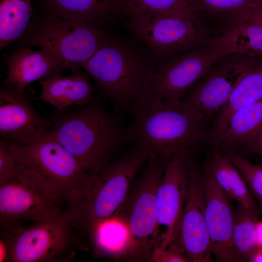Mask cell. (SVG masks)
<instances>
[{"label":"cell","mask_w":262,"mask_h":262,"mask_svg":"<svg viewBox=\"0 0 262 262\" xmlns=\"http://www.w3.org/2000/svg\"><path fill=\"white\" fill-rule=\"evenodd\" d=\"M200 14L215 16L228 24L262 4V0H187Z\"/></svg>","instance_id":"cell-28"},{"label":"cell","mask_w":262,"mask_h":262,"mask_svg":"<svg viewBox=\"0 0 262 262\" xmlns=\"http://www.w3.org/2000/svg\"><path fill=\"white\" fill-rule=\"evenodd\" d=\"M149 261L154 262H188L179 250L171 245L165 248L154 249L151 254Z\"/></svg>","instance_id":"cell-31"},{"label":"cell","mask_w":262,"mask_h":262,"mask_svg":"<svg viewBox=\"0 0 262 262\" xmlns=\"http://www.w3.org/2000/svg\"><path fill=\"white\" fill-rule=\"evenodd\" d=\"M6 64L7 78L4 85L21 94L32 82L47 79L67 70L53 53L45 48L33 50L29 47L22 48L9 57Z\"/></svg>","instance_id":"cell-17"},{"label":"cell","mask_w":262,"mask_h":262,"mask_svg":"<svg viewBox=\"0 0 262 262\" xmlns=\"http://www.w3.org/2000/svg\"><path fill=\"white\" fill-rule=\"evenodd\" d=\"M4 141L11 157L45 179L66 204V210L78 204L86 196L96 175L86 172L50 130L28 145Z\"/></svg>","instance_id":"cell-5"},{"label":"cell","mask_w":262,"mask_h":262,"mask_svg":"<svg viewBox=\"0 0 262 262\" xmlns=\"http://www.w3.org/2000/svg\"><path fill=\"white\" fill-rule=\"evenodd\" d=\"M208 44L222 56L240 54L256 57L262 55V25L246 23L227 24L222 32L210 39Z\"/></svg>","instance_id":"cell-20"},{"label":"cell","mask_w":262,"mask_h":262,"mask_svg":"<svg viewBox=\"0 0 262 262\" xmlns=\"http://www.w3.org/2000/svg\"><path fill=\"white\" fill-rule=\"evenodd\" d=\"M148 154L143 147L132 145L96 175L82 200L66 210L81 240L86 237L92 245L99 227L113 216L124 200Z\"/></svg>","instance_id":"cell-4"},{"label":"cell","mask_w":262,"mask_h":262,"mask_svg":"<svg viewBox=\"0 0 262 262\" xmlns=\"http://www.w3.org/2000/svg\"><path fill=\"white\" fill-rule=\"evenodd\" d=\"M109 37L98 25L61 18L48 14L33 27L27 46L45 48L69 70L80 71Z\"/></svg>","instance_id":"cell-9"},{"label":"cell","mask_w":262,"mask_h":262,"mask_svg":"<svg viewBox=\"0 0 262 262\" xmlns=\"http://www.w3.org/2000/svg\"><path fill=\"white\" fill-rule=\"evenodd\" d=\"M171 156L148 153L144 169L112 217L123 223L128 230L130 241L128 257L131 260H149L156 248L157 191Z\"/></svg>","instance_id":"cell-6"},{"label":"cell","mask_w":262,"mask_h":262,"mask_svg":"<svg viewBox=\"0 0 262 262\" xmlns=\"http://www.w3.org/2000/svg\"><path fill=\"white\" fill-rule=\"evenodd\" d=\"M48 11L68 20L98 25L117 9L116 0H44Z\"/></svg>","instance_id":"cell-23"},{"label":"cell","mask_w":262,"mask_h":262,"mask_svg":"<svg viewBox=\"0 0 262 262\" xmlns=\"http://www.w3.org/2000/svg\"><path fill=\"white\" fill-rule=\"evenodd\" d=\"M131 114L126 128L127 140L148 153L171 155L178 149L191 150L213 139L209 120L181 100H164L149 95Z\"/></svg>","instance_id":"cell-1"},{"label":"cell","mask_w":262,"mask_h":262,"mask_svg":"<svg viewBox=\"0 0 262 262\" xmlns=\"http://www.w3.org/2000/svg\"><path fill=\"white\" fill-rule=\"evenodd\" d=\"M50 131L59 143L95 176L114 160L115 154L129 144L126 128L116 113L109 112L93 98L86 105L62 114L49 121Z\"/></svg>","instance_id":"cell-2"},{"label":"cell","mask_w":262,"mask_h":262,"mask_svg":"<svg viewBox=\"0 0 262 262\" xmlns=\"http://www.w3.org/2000/svg\"><path fill=\"white\" fill-rule=\"evenodd\" d=\"M206 164L219 187L243 208L258 210L255 197L244 179L228 156L220 151L219 146L211 144Z\"/></svg>","instance_id":"cell-19"},{"label":"cell","mask_w":262,"mask_h":262,"mask_svg":"<svg viewBox=\"0 0 262 262\" xmlns=\"http://www.w3.org/2000/svg\"><path fill=\"white\" fill-rule=\"evenodd\" d=\"M19 165L16 176L0 184L1 229L14 230L63 211L64 202L55 189L39 175Z\"/></svg>","instance_id":"cell-8"},{"label":"cell","mask_w":262,"mask_h":262,"mask_svg":"<svg viewBox=\"0 0 262 262\" xmlns=\"http://www.w3.org/2000/svg\"><path fill=\"white\" fill-rule=\"evenodd\" d=\"M256 241L258 248L262 247V221L258 220L255 226Z\"/></svg>","instance_id":"cell-34"},{"label":"cell","mask_w":262,"mask_h":262,"mask_svg":"<svg viewBox=\"0 0 262 262\" xmlns=\"http://www.w3.org/2000/svg\"><path fill=\"white\" fill-rule=\"evenodd\" d=\"M128 26L159 55L169 57L209 41L202 24L175 16L152 13L128 15Z\"/></svg>","instance_id":"cell-11"},{"label":"cell","mask_w":262,"mask_h":262,"mask_svg":"<svg viewBox=\"0 0 262 262\" xmlns=\"http://www.w3.org/2000/svg\"><path fill=\"white\" fill-rule=\"evenodd\" d=\"M221 56L207 43L166 58L155 70L149 95L164 100H181Z\"/></svg>","instance_id":"cell-13"},{"label":"cell","mask_w":262,"mask_h":262,"mask_svg":"<svg viewBox=\"0 0 262 262\" xmlns=\"http://www.w3.org/2000/svg\"><path fill=\"white\" fill-rule=\"evenodd\" d=\"M89 74L78 72L67 76L61 73L39 81L42 86L38 99L46 102L59 111L70 105L83 107L94 98Z\"/></svg>","instance_id":"cell-18"},{"label":"cell","mask_w":262,"mask_h":262,"mask_svg":"<svg viewBox=\"0 0 262 262\" xmlns=\"http://www.w3.org/2000/svg\"><path fill=\"white\" fill-rule=\"evenodd\" d=\"M244 151L262 155V128L254 141L245 148Z\"/></svg>","instance_id":"cell-33"},{"label":"cell","mask_w":262,"mask_h":262,"mask_svg":"<svg viewBox=\"0 0 262 262\" xmlns=\"http://www.w3.org/2000/svg\"><path fill=\"white\" fill-rule=\"evenodd\" d=\"M257 62L256 57L240 54L220 57L182 101L209 120L216 116L241 79Z\"/></svg>","instance_id":"cell-10"},{"label":"cell","mask_w":262,"mask_h":262,"mask_svg":"<svg viewBox=\"0 0 262 262\" xmlns=\"http://www.w3.org/2000/svg\"><path fill=\"white\" fill-rule=\"evenodd\" d=\"M92 245L101 253L128 257L130 249L128 230L123 223L112 217L99 227Z\"/></svg>","instance_id":"cell-27"},{"label":"cell","mask_w":262,"mask_h":262,"mask_svg":"<svg viewBox=\"0 0 262 262\" xmlns=\"http://www.w3.org/2000/svg\"><path fill=\"white\" fill-rule=\"evenodd\" d=\"M262 128V98L236 111L220 134L211 143L220 146L241 145L245 148Z\"/></svg>","instance_id":"cell-21"},{"label":"cell","mask_w":262,"mask_h":262,"mask_svg":"<svg viewBox=\"0 0 262 262\" xmlns=\"http://www.w3.org/2000/svg\"><path fill=\"white\" fill-rule=\"evenodd\" d=\"M8 245L7 262L72 261L84 249L66 210L14 230L1 229Z\"/></svg>","instance_id":"cell-7"},{"label":"cell","mask_w":262,"mask_h":262,"mask_svg":"<svg viewBox=\"0 0 262 262\" xmlns=\"http://www.w3.org/2000/svg\"><path fill=\"white\" fill-rule=\"evenodd\" d=\"M202 181L205 219L213 257L218 262L236 261L231 240L235 212L230 197L216 183L206 165Z\"/></svg>","instance_id":"cell-15"},{"label":"cell","mask_w":262,"mask_h":262,"mask_svg":"<svg viewBox=\"0 0 262 262\" xmlns=\"http://www.w3.org/2000/svg\"><path fill=\"white\" fill-rule=\"evenodd\" d=\"M126 13L161 14L191 19L202 24L200 13L187 0H122Z\"/></svg>","instance_id":"cell-26"},{"label":"cell","mask_w":262,"mask_h":262,"mask_svg":"<svg viewBox=\"0 0 262 262\" xmlns=\"http://www.w3.org/2000/svg\"><path fill=\"white\" fill-rule=\"evenodd\" d=\"M50 130L29 101L15 89L4 85L0 90V139L14 144L28 145Z\"/></svg>","instance_id":"cell-16"},{"label":"cell","mask_w":262,"mask_h":262,"mask_svg":"<svg viewBox=\"0 0 262 262\" xmlns=\"http://www.w3.org/2000/svg\"><path fill=\"white\" fill-rule=\"evenodd\" d=\"M234 23L262 25V4L252 10L237 17L227 24Z\"/></svg>","instance_id":"cell-32"},{"label":"cell","mask_w":262,"mask_h":262,"mask_svg":"<svg viewBox=\"0 0 262 262\" xmlns=\"http://www.w3.org/2000/svg\"><path fill=\"white\" fill-rule=\"evenodd\" d=\"M19 165L8 154L3 140L0 139V184L6 182L16 174Z\"/></svg>","instance_id":"cell-30"},{"label":"cell","mask_w":262,"mask_h":262,"mask_svg":"<svg viewBox=\"0 0 262 262\" xmlns=\"http://www.w3.org/2000/svg\"><path fill=\"white\" fill-rule=\"evenodd\" d=\"M188 150H176L165 165L156 195L155 249L169 245L181 216L189 182Z\"/></svg>","instance_id":"cell-14"},{"label":"cell","mask_w":262,"mask_h":262,"mask_svg":"<svg viewBox=\"0 0 262 262\" xmlns=\"http://www.w3.org/2000/svg\"><path fill=\"white\" fill-rule=\"evenodd\" d=\"M262 98V61L257 62L241 79L225 105L215 116L211 130L214 139L232 115L240 108Z\"/></svg>","instance_id":"cell-22"},{"label":"cell","mask_w":262,"mask_h":262,"mask_svg":"<svg viewBox=\"0 0 262 262\" xmlns=\"http://www.w3.org/2000/svg\"><path fill=\"white\" fill-rule=\"evenodd\" d=\"M189 182L186 198L171 245L188 262L213 260L212 246L204 215L202 174L188 154Z\"/></svg>","instance_id":"cell-12"},{"label":"cell","mask_w":262,"mask_h":262,"mask_svg":"<svg viewBox=\"0 0 262 262\" xmlns=\"http://www.w3.org/2000/svg\"><path fill=\"white\" fill-rule=\"evenodd\" d=\"M32 0H0V48L19 38L32 16Z\"/></svg>","instance_id":"cell-24"},{"label":"cell","mask_w":262,"mask_h":262,"mask_svg":"<svg viewBox=\"0 0 262 262\" xmlns=\"http://www.w3.org/2000/svg\"><path fill=\"white\" fill-rule=\"evenodd\" d=\"M260 213L259 209L249 210L241 206L235 212L231 240L236 261H249L258 248L255 226Z\"/></svg>","instance_id":"cell-25"},{"label":"cell","mask_w":262,"mask_h":262,"mask_svg":"<svg viewBox=\"0 0 262 262\" xmlns=\"http://www.w3.org/2000/svg\"><path fill=\"white\" fill-rule=\"evenodd\" d=\"M238 170L255 198L262 207V165L251 163L241 154L220 146Z\"/></svg>","instance_id":"cell-29"},{"label":"cell","mask_w":262,"mask_h":262,"mask_svg":"<svg viewBox=\"0 0 262 262\" xmlns=\"http://www.w3.org/2000/svg\"><path fill=\"white\" fill-rule=\"evenodd\" d=\"M83 68L111 101L115 113L131 112L149 95L155 70L130 46L109 37Z\"/></svg>","instance_id":"cell-3"}]
</instances>
